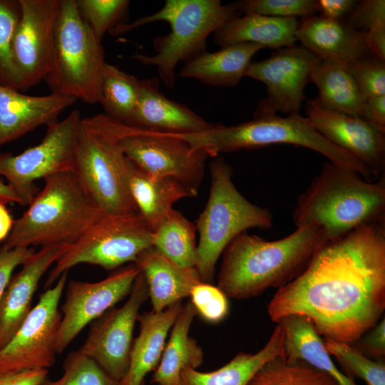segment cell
I'll return each instance as SVG.
<instances>
[{"mask_svg": "<svg viewBox=\"0 0 385 385\" xmlns=\"http://www.w3.org/2000/svg\"><path fill=\"white\" fill-rule=\"evenodd\" d=\"M128 126L104 113L80 121L73 172L105 213H138L128 184L131 162L120 143Z\"/></svg>", "mask_w": 385, "mask_h": 385, "instance_id": "obj_6", "label": "cell"}, {"mask_svg": "<svg viewBox=\"0 0 385 385\" xmlns=\"http://www.w3.org/2000/svg\"><path fill=\"white\" fill-rule=\"evenodd\" d=\"M190 297L197 314L208 322H220L229 313L228 297L217 286L200 282L192 287Z\"/></svg>", "mask_w": 385, "mask_h": 385, "instance_id": "obj_41", "label": "cell"}, {"mask_svg": "<svg viewBox=\"0 0 385 385\" xmlns=\"http://www.w3.org/2000/svg\"><path fill=\"white\" fill-rule=\"evenodd\" d=\"M197 312L188 302L178 314L165 344L152 382L158 385H179L183 368L196 369L203 361L204 353L197 342L189 335L191 324Z\"/></svg>", "mask_w": 385, "mask_h": 385, "instance_id": "obj_30", "label": "cell"}, {"mask_svg": "<svg viewBox=\"0 0 385 385\" xmlns=\"http://www.w3.org/2000/svg\"><path fill=\"white\" fill-rule=\"evenodd\" d=\"M346 66L365 100L385 95V61L370 54Z\"/></svg>", "mask_w": 385, "mask_h": 385, "instance_id": "obj_40", "label": "cell"}, {"mask_svg": "<svg viewBox=\"0 0 385 385\" xmlns=\"http://www.w3.org/2000/svg\"><path fill=\"white\" fill-rule=\"evenodd\" d=\"M81 118L79 111L73 110L62 120L48 125L38 145L16 155L0 154V175L18 195L21 205H29L38 192L36 180L73 171Z\"/></svg>", "mask_w": 385, "mask_h": 385, "instance_id": "obj_11", "label": "cell"}, {"mask_svg": "<svg viewBox=\"0 0 385 385\" xmlns=\"http://www.w3.org/2000/svg\"><path fill=\"white\" fill-rule=\"evenodd\" d=\"M179 136L212 157L273 144H293L313 150L330 162L357 172L364 178L369 180L372 176L359 160L329 143L299 113L286 117L277 114L254 116V119L237 125L225 126L220 123L205 132Z\"/></svg>", "mask_w": 385, "mask_h": 385, "instance_id": "obj_7", "label": "cell"}, {"mask_svg": "<svg viewBox=\"0 0 385 385\" xmlns=\"http://www.w3.org/2000/svg\"><path fill=\"white\" fill-rule=\"evenodd\" d=\"M6 203L0 200V242L5 241L8 237L15 222L6 207Z\"/></svg>", "mask_w": 385, "mask_h": 385, "instance_id": "obj_49", "label": "cell"}, {"mask_svg": "<svg viewBox=\"0 0 385 385\" xmlns=\"http://www.w3.org/2000/svg\"><path fill=\"white\" fill-rule=\"evenodd\" d=\"M48 369H34L0 375V385H40L48 378Z\"/></svg>", "mask_w": 385, "mask_h": 385, "instance_id": "obj_47", "label": "cell"}, {"mask_svg": "<svg viewBox=\"0 0 385 385\" xmlns=\"http://www.w3.org/2000/svg\"><path fill=\"white\" fill-rule=\"evenodd\" d=\"M263 48L260 44L245 42L215 52L205 51L186 61L179 75L212 86L234 87L245 76L253 56Z\"/></svg>", "mask_w": 385, "mask_h": 385, "instance_id": "obj_25", "label": "cell"}, {"mask_svg": "<svg viewBox=\"0 0 385 385\" xmlns=\"http://www.w3.org/2000/svg\"><path fill=\"white\" fill-rule=\"evenodd\" d=\"M128 184L138 213L153 232L168 216L176 202L197 195L182 183L171 178L150 175L132 162Z\"/></svg>", "mask_w": 385, "mask_h": 385, "instance_id": "obj_26", "label": "cell"}, {"mask_svg": "<svg viewBox=\"0 0 385 385\" xmlns=\"http://www.w3.org/2000/svg\"><path fill=\"white\" fill-rule=\"evenodd\" d=\"M4 242L8 249L71 245L103 212L72 171L44 179Z\"/></svg>", "mask_w": 385, "mask_h": 385, "instance_id": "obj_5", "label": "cell"}, {"mask_svg": "<svg viewBox=\"0 0 385 385\" xmlns=\"http://www.w3.org/2000/svg\"><path fill=\"white\" fill-rule=\"evenodd\" d=\"M361 118L380 132L385 133V95L366 99Z\"/></svg>", "mask_w": 385, "mask_h": 385, "instance_id": "obj_45", "label": "cell"}, {"mask_svg": "<svg viewBox=\"0 0 385 385\" xmlns=\"http://www.w3.org/2000/svg\"><path fill=\"white\" fill-rule=\"evenodd\" d=\"M297 41L322 60L335 58L347 63L370 55L364 32L357 31L343 21L312 15L298 22Z\"/></svg>", "mask_w": 385, "mask_h": 385, "instance_id": "obj_22", "label": "cell"}, {"mask_svg": "<svg viewBox=\"0 0 385 385\" xmlns=\"http://www.w3.org/2000/svg\"><path fill=\"white\" fill-rule=\"evenodd\" d=\"M140 86V80L135 76L106 63L99 98L104 114L130 126L137 108Z\"/></svg>", "mask_w": 385, "mask_h": 385, "instance_id": "obj_32", "label": "cell"}, {"mask_svg": "<svg viewBox=\"0 0 385 385\" xmlns=\"http://www.w3.org/2000/svg\"><path fill=\"white\" fill-rule=\"evenodd\" d=\"M63 368L60 379L52 381L46 378L40 385H120L118 381L79 349L67 355Z\"/></svg>", "mask_w": 385, "mask_h": 385, "instance_id": "obj_38", "label": "cell"}, {"mask_svg": "<svg viewBox=\"0 0 385 385\" xmlns=\"http://www.w3.org/2000/svg\"><path fill=\"white\" fill-rule=\"evenodd\" d=\"M140 270L134 263L117 269L96 282L71 280L61 307L62 319L56 343L62 353L81 331L129 294Z\"/></svg>", "mask_w": 385, "mask_h": 385, "instance_id": "obj_17", "label": "cell"}, {"mask_svg": "<svg viewBox=\"0 0 385 385\" xmlns=\"http://www.w3.org/2000/svg\"><path fill=\"white\" fill-rule=\"evenodd\" d=\"M130 4L128 0H76L81 16L100 41L107 32L127 23Z\"/></svg>", "mask_w": 385, "mask_h": 385, "instance_id": "obj_36", "label": "cell"}, {"mask_svg": "<svg viewBox=\"0 0 385 385\" xmlns=\"http://www.w3.org/2000/svg\"><path fill=\"white\" fill-rule=\"evenodd\" d=\"M305 113L313 128L329 143L347 152L378 178L385 171V133L361 117L329 110L315 98L307 100Z\"/></svg>", "mask_w": 385, "mask_h": 385, "instance_id": "obj_18", "label": "cell"}, {"mask_svg": "<svg viewBox=\"0 0 385 385\" xmlns=\"http://www.w3.org/2000/svg\"><path fill=\"white\" fill-rule=\"evenodd\" d=\"M324 344L329 354L335 357L346 375L351 378L359 377L367 385H385L384 361L366 356L353 344L329 339H325Z\"/></svg>", "mask_w": 385, "mask_h": 385, "instance_id": "obj_35", "label": "cell"}, {"mask_svg": "<svg viewBox=\"0 0 385 385\" xmlns=\"http://www.w3.org/2000/svg\"><path fill=\"white\" fill-rule=\"evenodd\" d=\"M69 245L41 247L12 275L0 301V349L12 338L30 311L38 283Z\"/></svg>", "mask_w": 385, "mask_h": 385, "instance_id": "obj_19", "label": "cell"}, {"mask_svg": "<svg viewBox=\"0 0 385 385\" xmlns=\"http://www.w3.org/2000/svg\"><path fill=\"white\" fill-rule=\"evenodd\" d=\"M384 309L385 223L364 224L324 242L267 307L272 322L302 315L320 336L349 344L376 324Z\"/></svg>", "mask_w": 385, "mask_h": 385, "instance_id": "obj_1", "label": "cell"}, {"mask_svg": "<svg viewBox=\"0 0 385 385\" xmlns=\"http://www.w3.org/2000/svg\"><path fill=\"white\" fill-rule=\"evenodd\" d=\"M134 264L144 275L154 312L190 297L192 287L201 282L195 268L179 266L153 246L143 251Z\"/></svg>", "mask_w": 385, "mask_h": 385, "instance_id": "obj_24", "label": "cell"}, {"mask_svg": "<svg viewBox=\"0 0 385 385\" xmlns=\"http://www.w3.org/2000/svg\"><path fill=\"white\" fill-rule=\"evenodd\" d=\"M326 241L322 229L314 224L297 227L275 241L243 232L222 252L217 287L236 299L258 296L270 287L279 289L305 269Z\"/></svg>", "mask_w": 385, "mask_h": 385, "instance_id": "obj_2", "label": "cell"}, {"mask_svg": "<svg viewBox=\"0 0 385 385\" xmlns=\"http://www.w3.org/2000/svg\"><path fill=\"white\" fill-rule=\"evenodd\" d=\"M345 22L350 27L363 32L378 24H385V1H356Z\"/></svg>", "mask_w": 385, "mask_h": 385, "instance_id": "obj_42", "label": "cell"}, {"mask_svg": "<svg viewBox=\"0 0 385 385\" xmlns=\"http://www.w3.org/2000/svg\"><path fill=\"white\" fill-rule=\"evenodd\" d=\"M277 324L269 340L258 351L239 352L228 363L209 372L185 367L180 373L179 385H247L265 363L277 356H284L283 330Z\"/></svg>", "mask_w": 385, "mask_h": 385, "instance_id": "obj_29", "label": "cell"}, {"mask_svg": "<svg viewBox=\"0 0 385 385\" xmlns=\"http://www.w3.org/2000/svg\"><path fill=\"white\" fill-rule=\"evenodd\" d=\"M148 298V284L140 271L126 302L94 320L79 349L119 382L128 372L134 327L140 309Z\"/></svg>", "mask_w": 385, "mask_h": 385, "instance_id": "obj_15", "label": "cell"}, {"mask_svg": "<svg viewBox=\"0 0 385 385\" xmlns=\"http://www.w3.org/2000/svg\"><path fill=\"white\" fill-rule=\"evenodd\" d=\"M35 251L30 247H14L8 249L0 247V301L13 275V272Z\"/></svg>", "mask_w": 385, "mask_h": 385, "instance_id": "obj_44", "label": "cell"}, {"mask_svg": "<svg viewBox=\"0 0 385 385\" xmlns=\"http://www.w3.org/2000/svg\"><path fill=\"white\" fill-rule=\"evenodd\" d=\"M318 11L321 16L334 21H343L351 11L356 1L353 0H319Z\"/></svg>", "mask_w": 385, "mask_h": 385, "instance_id": "obj_46", "label": "cell"}, {"mask_svg": "<svg viewBox=\"0 0 385 385\" xmlns=\"http://www.w3.org/2000/svg\"><path fill=\"white\" fill-rule=\"evenodd\" d=\"M276 323L283 330L284 356L287 360L302 361L327 374L338 385H358L353 378L337 368L310 319L289 314Z\"/></svg>", "mask_w": 385, "mask_h": 385, "instance_id": "obj_27", "label": "cell"}, {"mask_svg": "<svg viewBox=\"0 0 385 385\" xmlns=\"http://www.w3.org/2000/svg\"><path fill=\"white\" fill-rule=\"evenodd\" d=\"M182 301L160 312L139 314L140 329L133 339L128 372L120 385H140L145 376L155 370L161 359L169 330L183 308Z\"/></svg>", "mask_w": 385, "mask_h": 385, "instance_id": "obj_23", "label": "cell"}, {"mask_svg": "<svg viewBox=\"0 0 385 385\" xmlns=\"http://www.w3.org/2000/svg\"><path fill=\"white\" fill-rule=\"evenodd\" d=\"M140 385H145V381H143Z\"/></svg>", "mask_w": 385, "mask_h": 385, "instance_id": "obj_51", "label": "cell"}, {"mask_svg": "<svg viewBox=\"0 0 385 385\" xmlns=\"http://www.w3.org/2000/svg\"><path fill=\"white\" fill-rule=\"evenodd\" d=\"M21 16L11 45L20 91L44 80L52 59L61 0H19Z\"/></svg>", "mask_w": 385, "mask_h": 385, "instance_id": "obj_16", "label": "cell"}, {"mask_svg": "<svg viewBox=\"0 0 385 385\" xmlns=\"http://www.w3.org/2000/svg\"><path fill=\"white\" fill-rule=\"evenodd\" d=\"M20 16L19 0H0V85L19 91V81L12 58L11 45Z\"/></svg>", "mask_w": 385, "mask_h": 385, "instance_id": "obj_37", "label": "cell"}, {"mask_svg": "<svg viewBox=\"0 0 385 385\" xmlns=\"http://www.w3.org/2000/svg\"><path fill=\"white\" fill-rule=\"evenodd\" d=\"M366 48L369 53L385 61V24H378L364 32Z\"/></svg>", "mask_w": 385, "mask_h": 385, "instance_id": "obj_48", "label": "cell"}, {"mask_svg": "<svg viewBox=\"0 0 385 385\" xmlns=\"http://www.w3.org/2000/svg\"><path fill=\"white\" fill-rule=\"evenodd\" d=\"M0 200L5 202H13L21 204L16 192L0 178Z\"/></svg>", "mask_w": 385, "mask_h": 385, "instance_id": "obj_50", "label": "cell"}, {"mask_svg": "<svg viewBox=\"0 0 385 385\" xmlns=\"http://www.w3.org/2000/svg\"><path fill=\"white\" fill-rule=\"evenodd\" d=\"M211 123L188 107L166 98L155 79L140 80L137 108L130 126L145 131L183 135L210 130Z\"/></svg>", "mask_w": 385, "mask_h": 385, "instance_id": "obj_20", "label": "cell"}, {"mask_svg": "<svg viewBox=\"0 0 385 385\" xmlns=\"http://www.w3.org/2000/svg\"><path fill=\"white\" fill-rule=\"evenodd\" d=\"M240 12L237 2L222 4L220 0H167L158 11L119 25L110 33L117 36L155 21L168 23L170 32L153 40L154 55L136 53L133 58L143 65L155 66L160 78L171 88L176 81L178 63L206 51L208 36L239 17Z\"/></svg>", "mask_w": 385, "mask_h": 385, "instance_id": "obj_4", "label": "cell"}, {"mask_svg": "<svg viewBox=\"0 0 385 385\" xmlns=\"http://www.w3.org/2000/svg\"><path fill=\"white\" fill-rule=\"evenodd\" d=\"M241 12L282 18L307 17L318 11L314 0H243L237 2Z\"/></svg>", "mask_w": 385, "mask_h": 385, "instance_id": "obj_39", "label": "cell"}, {"mask_svg": "<svg viewBox=\"0 0 385 385\" xmlns=\"http://www.w3.org/2000/svg\"><path fill=\"white\" fill-rule=\"evenodd\" d=\"M103 47L81 16L76 0H61L52 59L44 81L51 93L99 103Z\"/></svg>", "mask_w": 385, "mask_h": 385, "instance_id": "obj_9", "label": "cell"}, {"mask_svg": "<svg viewBox=\"0 0 385 385\" xmlns=\"http://www.w3.org/2000/svg\"><path fill=\"white\" fill-rule=\"evenodd\" d=\"M321 61L308 49L294 44L276 50L266 59L251 62L245 76L264 83L267 92L258 103L254 116L299 113L311 73Z\"/></svg>", "mask_w": 385, "mask_h": 385, "instance_id": "obj_14", "label": "cell"}, {"mask_svg": "<svg viewBox=\"0 0 385 385\" xmlns=\"http://www.w3.org/2000/svg\"><path fill=\"white\" fill-rule=\"evenodd\" d=\"M210 171L209 197L195 225L199 233L195 268L206 283L212 281L216 263L232 239L248 229L268 230L273 225L270 210L252 203L237 189L233 168L224 158L213 160Z\"/></svg>", "mask_w": 385, "mask_h": 385, "instance_id": "obj_8", "label": "cell"}, {"mask_svg": "<svg viewBox=\"0 0 385 385\" xmlns=\"http://www.w3.org/2000/svg\"><path fill=\"white\" fill-rule=\"evenodd\" d=\"M76 101L53 93L29 96L0 85V147L41 125L58 121V115Z\"/></svg>", "mask_w": 385, "mask_h": 385, "instance_id": "obj_21", "label": "cell"}, {"mask_svg": "<svg viewBox=\"0 0 385 385\" xmlns=\"http://www.w3.org/2000/svg\"><path fill=\"white\" fill-rule=\"evenodd\" d=\"M247 385H338L330 376L302 361L277 356L265 363Z\"/></svg>", "mask_w": 385, "mask_h": 385, "instance_id": "obj_34", "label": "cell"}, {"mask_svg": "<svg viewBox=\"0 0 385 385\" xmlns=\"http://www.w3.org/2000/svg\"><path fill=\"white\" fill-rule=\"evenodd\" d=\"M196 232L195 224L173 209L153 232V247L179 266L195 268Z\"/></svg>", "mask_w": 385, "mask_h": 385, "instance_id": "obj_33", "label": "cell"}, {"mask_svg": "<svg viewBox=\"0 0 385 385\" xmlns=\"http://www.w3.org/2000/svg\"><path fill=\"white\" fill-rule=\"evenodd\" d=\"M298 21L295 18H282L245 13L213 33L214 41L221 47L250 42L271 49L295 44Z\"/></svg>", "mask_w": 385, "mask_h": 385, "instance_id": "obj_28", "label": "cell"}, {"mask_svg": "<svg viewBox=\"0 0 385 385\" xmlns=\"http://www.w3.org/2000/svg\"><path fill=\"white\" fill-rule=\"evenodd\" d=\"M153 246V231L139 213L103 212L58 259L45 283L49 288L60 276L80 264L107 270L134 263Z\"/></svg>", "mask_w": 385, "mask_h": 385, "instance_id": "obj_10", "label": "cell"}, {"mask_svg": "<svg viewBox=\"0 0 385 385\" xmlns=\"http://www.w3.org/2000/svg\"><path fill=\"white\" fill-rule=\"evenodd\" d=\"M354 346L374 360H384L385 356L384 316L355 342Z\"/></svg>", "mask_w": 385, "mask_h": 385, "instance_id": "obj_43", "label": "cell"}, {"mask_svg": "<svg viewBox=\"0 0 385 385\" xmlns=\"http://www.w3.org/2000/svg\"><path fill=\"white\" fill-rule=\"evenodd\" d=\"M127 158L143 172L173 178L197 193L210 155L178 135L128 126L120 140Z\"/></svg>", "mask_w": 385, "mask_h": 385, "instance_id": "obj_13", "label": "cell"}, {"mask_svg": "<svg viewBox=\"0 0 385 385\" xmlns=\"http://www.w3.org/2000/svg\"><path fill=\"white\" fill-rule=\"evenodd\" d=\"M292 220L297 227L317 225L327 241L364 224L385 223V176L370 182L356 171L324 163L298 196Z\"/></svg>", "mask_w": 385, "mask_h": 385, "instance_id": "obj_3", "label": "cell"}, {"mask_svg": "<svg viewBox=\"0 0 385 385\" xmlns=\"http://www.w3.org/2000/svg\"><path fill=\"white\" fill-rule=\"evenodd\" d=\"M63 272L38 303L9 342L0 349V375L48 369L56 361V343L62 319L58 304L67 281Z\"/></svg>", "mask_w": 385, "mask_h": 385, "instance_id": "obj_12", "label": "cell"}, {"mask_svg": "<svg viewBox=\"0 0 385 385\" xmlns=\"http://www.w3.org/2000/svg\"><path fill=\"white\" fill-rule=\"evenodd\" d=\"M346 65L335 58L322 60L313 68L310 82L317 87L319 95L315 99L321 106L361 117L365 99Z\"/></svg>", "mask_w": 385, "mask_h": 385, "instance_id": "obj_31", "label": "cell"}]
</instances>
